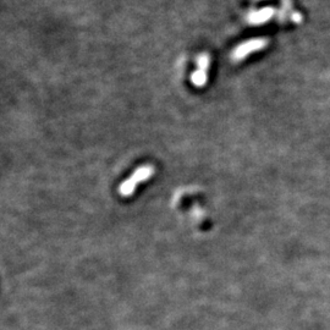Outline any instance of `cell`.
I'll use <instances>...</instances> for the list:
<instances>
[{
	"label": "cell",
	"instance_id": "1",
	"mask_svg": "<svg viewBox=\"0 0 330 330\" xmlns=\"http://www.w3.org/2000/svg\"><path fill=\"white\" fill-rule=\"evenodd\" d=\"M208 66H209V56L206 55V54H202V55L198 58V69H197L196 72H194L191 77L193 85L198 86V87H202V86L207 82Z\"/></svg>",
	"mask_w": 330,
	"mask_h": 330
}]
</instances>
